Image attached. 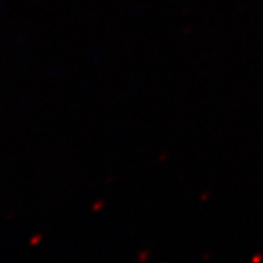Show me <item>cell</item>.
Instances as JSON below:
<instances>
[]
</instances>
